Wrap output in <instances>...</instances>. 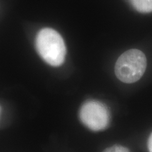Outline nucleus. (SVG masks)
<instances>
[{
  "label": "nucleus",
  "mask_w": 152,
  "mask_h": 152,
  "mask_svg": "<svg viewBox=\"0 0 152 152\" xmlns=\"http://www.w3.org/2000/svg\"><path fill=\"white\" fill-rule=\"evenodd\" d=\"M35 44L38 54L49 65L58 67L64 64L66 47L64 39L56 30L42 28L37 33Z\"/></svg>",
  "instance_id": "f257e3e1"
},
{
  "label": "nucleus",
  "mask_w": 152,
  "mask_h": 152,
  "mask_svg": "<svg viewBox=\"0 0 152 152\" xmlns=\"http://www.w3.org/2000/svg\"><path fill=\"white\" fill-rule=\"evenodd\" d=\"M147 66L145 55L139 49L126 51L119 56L115 65L117 78L127 84L135 83L144 75Z\"/></svg>",
  "instance_id": "f03ea898"
},
{
  "label": "nucleus",
  "mask_w": 152,
  "mask_h": 152,
  "mask_svg": "<svg viewBox=\"0 0 152 152\" xmlns=\"http://www.w3.org/2000/svg\"><path fill=\"white\" fill-rule=\"evenodd\" d=\"M81 122L92 131H101L109 127L111 113L105 104L97 100H87L79 111Z\"/></svg>",
  "instance_id": "7ed1b4c3"
},
{
  "label": "nucleus",
  "mask_w": 152,
  "mask_h": 152,
  "mask_svg": "<svg viewBox=\"0 0 152 152\" xmlns=\"http://www.w3.org/2000/svg\"><path fill=\"white\" fill-rule=\"evenodd\" d=\"M131 4L139 12H152V0H129Z\"/></svg>",
  "instance_id": "20e7f679"
},
{
  "label": "nucleus",
  "mask_w": 152,
  "mask_h": 152,
  "mask_svg": "<svg viewBox=\"0 0 152 152\" xmlns=\"http://www.w3.org/2000/svg\"><path fill=\"white\" fill-rule=\"evenodd\" d=\"M103 152H130V151L127 147L115 144L106 149Z\"/></svg>",
  "instance_id": "39448f33"
},
{
  "label": "nucleus",
  "mask_w": 152,
  "mask_h": 152,
  "mask_svg": "<svg viewBox=\"0 0 152 152\" xmlns=\"http://www.w3.org/2000/svg\"><path fill=\"white\" fill-rule=\"evenodd\" d=\"M147 146H148V149H149V151L152 152V133L150 134L149 140H148Z\"/></svg>",
  "instance_id": "423d86ee"
},
{
  "label": "nucleus",
  "mask_w": 152,
  "mask_h": 152,
  "mask_svg": "<svg viewBox=\"0 0 152 152\" xmlns=\"http://www.w3.org/2000/svg\"><path fill=\"white\" fill-rule=\"evenodd\" d=\"M0 112H1V107H0Z\"/></svg>",
  "instance_id": "0eeeda50"
}]
</instances>
